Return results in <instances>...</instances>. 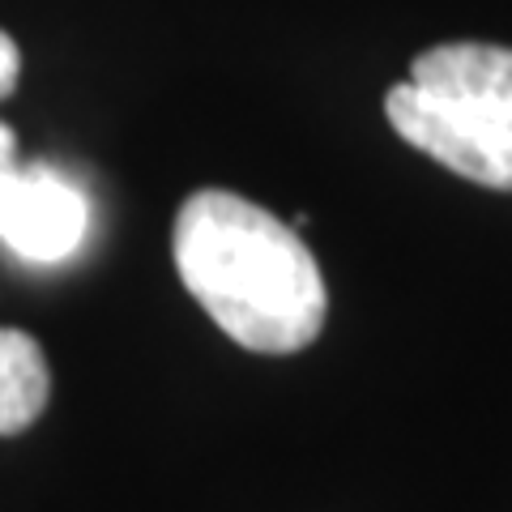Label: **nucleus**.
Returning <instances> with one entry per match:
<instances>
[{"mask_svg": "<svg viewBox=\"0 0 512 512\" xmlns=\"http://www.w3.org/2000/svg\"><path fill=\"white\" fill-rule=\"evenodd\" d=\"M171 256L188 295L244 350L295 355L325 329L329 291L312 248L239 192H192L175 214Z\"/></svg>", "mask_w": 512, "mask_h": 512, "instance_id": "nucleus-1", "label": "nucleus"}, {"mask_svg": "<svg viewBox=\"0 0 512 512\" xmlns=\"http://www.w3.org/2000/svg\"><path fill=\"white\" fill-rule=\"evenodd\" d=\"M406 146L483 188L512 192V47L440 43L384 94Z\"/></svg>", "mask_w": 512, "mask_h": 512, "instance_id": "nucleus-2", "label": "nucleus"}, {"mask_svg": "<svg viewBox=\"0 0 512 512\" xmlns=\"http://www.w3.org/2000/svg\"><path fill=\"white\" fill-rule=\"evenodd\" d=\"M90 231L86 192L52 163H18L0 180V244L35 265H60Z\"/></svg>", "mask_w": 512, "mask_h": 512, "instance_id": "nucleus-3", "label": "nucleus"}, {"mask_svg": "<svg viewBox=\"0 0 512 512\" xmlns=\"http://www.w3.org/2000/svg\"><path fill=\"white\" fill-rule=\"evenodd\" d=\"M52 372L43 346L22 329H0V436H22L47 410Z\"/></svg>", "mask_w": 512, "mask_h": 512, "instance_id": "nucleus-4", "label": "nucleus"}, {"mask_svg": "<svg viewBox=\"0 0 512 512\" xmlns=\"http://www.w3.org/2000/svg\"><path fill=\"white\" fill-rule=\"evenodd\" d=\"M18 77H22V52L5 30H0V99H9L18 90Z\"/></svg>", "mask_w": 512, "mask_h": 512, "instance_id": "nucleus-5", "label": "nucleus"}, {"mask_svg": "<svg viewBox=\"0 0 512 512\" xmlns=\"http://www.w3.org/2000/svg\"><path fill=\"white\" fill-rule=\"evenodd\" d=\"M22 158H18V137H13V128L0 120V180H5V175L18 167Z\"/></svg>", "mask_w": 512, "mask_h": 512, "instance_id": "nucleus-6", "label": "nucleus"}]
</instances>
